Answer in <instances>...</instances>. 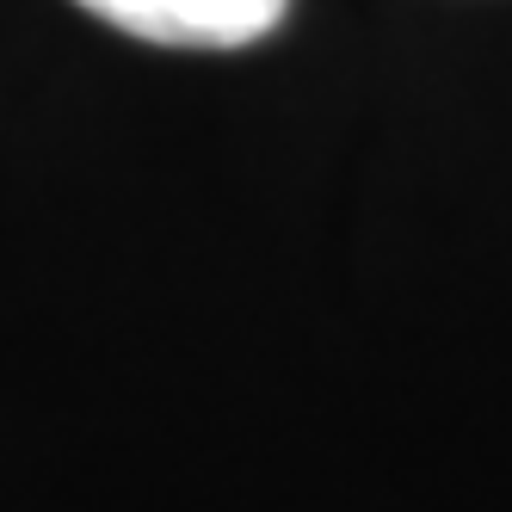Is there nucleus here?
Returning a JSON list of instances; mask_svg holds the SVG:
<instances>
[{"mask_svg": "<svg viewBox=\"0 0 512 512\" xmlns=\"http://www.w3.org/2000/svg\"><path fill=\"white\" fill-rule=\"evenodd\" d=\"M93 19L173 50H241L284 19L290 0H75Z\"/></svg>", "mask_w": 512, "mask_h": 512, "instance_id": "nucleus-1", "label": "nucleus"}]
</instances>
